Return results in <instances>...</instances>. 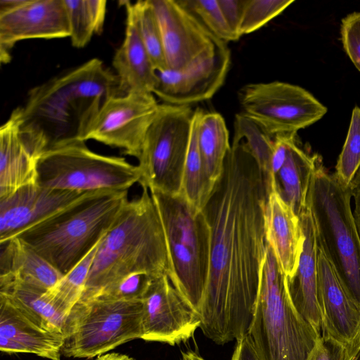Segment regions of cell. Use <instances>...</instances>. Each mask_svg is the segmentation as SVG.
Wrapping results in <instances>:
<instances>
[{"mask_svg": "<svg viewBox=\"0 0 360 360\" xmlns=\"http://www.w3.org/2000/svg\"><path fill=\"white\" fill-rule=\"evenodd\" d=\"M349 186L321 162L314 171L306 206L310 210L316 240L333 265L343 288L360 308V236L350 201Z\"/></svg>", "mask_w": 360, "mask_h": 360, "instance_id": "cell-6", "label": "cell"}, {"mask_svg": "<svg viewBox=\"0 0 360 360\" xmlns=\"http://www.w3.org/2000/svg\"><path fill=\"white\" fill-rule=\"evenodd\" d=\"M293 2V0H244L240 37L259 30Z\"/></svg>", "mask_w": 360, "mask_h": 360, "instance_id": "cell-35", "label": "cell"}, {"mask_svg": "<svg viewBox=\"0 0 360 360\" xmlns=\"http://www.w3.org/2000/svg\"><path fill=\"white\" fill-rule=\"evenodd\" d=\"M227 43L216 48L179 70L157 71L153 94L164 103L189 105L211 98L223 85L231 64Z\"/></svg>", "mask_w": 360, "mask_h": 360, "instance_id": "cell-14", "label": "cell"}, {"mask_svg": "<svg viewBox=\"0 0 360 360\" xmlns=\"http://www.w3.org/2000/svg\"><path fill=\"white\" fill-rule=\"evenodd\" d=\"M135 24L156 71L167 70L163 44L160 28L150 0L129 1Z\"/></svg>", "mask_w": 360, "mask_h": 360, "instance_id": "cell-31", "label": "cell"}, {"mask_svg": "<svg viewBox=\"0 0 360 360\" xmlns=\"http://www.w3.org/2000/svg\"><path fill=\"white\" fill-rule=\"evenodd\" d=\"M321 162L319 156L302 149L295 137L289 143L283 163L271 180L269 191L276 190L298 217L306 208L311 178Z\"/></svg>", "mask_w": 360, "mask_h": 360, "instance_id": "cell-25", "label": "cell"}, {"mask_svg": "<svg viewBox=\"0 0 360 360\" xmlns=\"http://www.w3.org/2000/svg\"><path fill=\"white\" fill-rule=\"evenodd\" d=\"M122 91L116 74L93 58L32 88L15 109L24 139L41 155L65 143L86 141L105 101Z\"/></svg>", "mask_w": 360, "mask_h": 360, "instance_id": "cell-2", "label": "cell"}, {"mask_svg": "<svg viewBox=\"0 0 360 360\" xmlns=\"http://www.w3.org/2000/svg\"><path fill=\"white\" fill-rule=\"evenodd\" d=\"M72 46L82 48L94 34L102 32L106 13L104 0H64Z\"/></svg>", "mask_w": 360, "mask_h": 360, "instance_id": "cell-29", "label": "cell"}, {"mask_svg": "<svg viewBox=\"0 0 360 360\" xmlns=\"http://www.w3.org/2000/svg\"><path fill=\"white\" fill-rule=\"evenodd\" d=\"M122 3L127 13L125 37L112 59L120 87L123 94H153L157 71L139 37L129 1Z\"/></svg>", "mask_w": 360, "mask_h": 360, "instance_id": "cell-23", "label": "cell"}, {"mask_svg": "<svg viewBox=\"0 0 360 360\" xmlns=\"http://www.w3.org/2000/svg\"><path fill=\"white\" fill-rule=\"evenodd\" d=\"M218 1L229 26L238 39L244 0H218Z\"/></svg>", "mask_w": 360, "mask_h": 360, "instance_id": "cell-39", "label": "cell"}, {"mask_svg": "<svg viewBox=\"0 0 360 360\" xmlns=\"http://www.w3.org/2000/svg\"><path fill=\"white\" fill-rule=\"evenodd\" d=\"M0 295L41 327L64 335L68 315L47 290L15 280L0 278Z\"/></svg>", "mask_w": 360, "mask_h": 360, "instance_id": "cell-26", "label": "cell"}, {"mask_svg": "<svg viewBox=\"0 0 360 360\" xmlns=\"http://www.w3.org/2000/svg\"><path fill=\"white\" fill-rule=\"evenodd\" d=\"M142 302L143 340L173 346L189 340L200 327V314L176 290L167 274L152 281Z\"/></svg>", "mask_w": 360, "mask_h": 360, "instance_id": "cell-13", "label": "cell"}, {"mask_svg": "<svg viewBox=\"0 0 360 360\" xmlns=\"http://www.w3.org/2000/svg\"><path fill=\"white\" fill-rule=\"evenodd\" d=\"M164 231L167 274L173 286L198 313L209 271L210 233L202 210L181 195L150 192Z\"/></svg>", "mask_w": 360, "mask_h": 360, "instance_id": "cell-7", "label": "cell"}, {"mask_svg": "<svg viewBox=\"0 0 360 360\" xmlns=\"http://www.w3.org/2000/svg\"><path fill=\"white\" fill-rule=\"evenodd\" d=\"M158 106L153 94L129 92L111 96L94 118L86 141L94 139L120 148L138 159Z\"/></svg>", "mask_w": 360, "mask_h": 360, "instance_id": "cell-12", "label": "cell"}, {"mask_svg": "<svg viewBox=\"0 0 360 360\" xmlns=\"http://www.w3.org/2000/svg\"><path fill=\"white\" fill-rule=\"evenodd\" d=\"M0 278L50 290L63 277L51 264L18 238L1 243Z\"/></svg>", "mask_w": 360, "mask_h": 360, "instance_id": "cell-24", "label": "cell"}, {"mask_svg": "<svg viewBox=\"0 0 360 360\" xmlns=\"http://www.w3.org/2000/svg\"><path fill=\"white\" fill-rule=\"evenodd\" d=\"M193 115L189 105L159 104L138 158L142 188L180 194Z\"/></svg>", "mask_w": 360, "mask_h": 360, "instance_id": "cell-10", "label": "cell"}, {"mask_svg": "<svg viewBox=\"0 0 360 360\" xmlns=\"http://www.w3.org/2000/svg\"><path fill=\"white\" fill-rule=\"evenodd\" d=\"M347 347L336 340L320 335L307 360H347Z\"/></svg>", "mask_w": 360, "mask_h": 360, "instance_id": "cell-38", "label": "cell"}, {"mask_svg": "<svg viewBox=\"0 0 360 360\" xmlns=\"http://www.w3.org/2000/svg\"><path fill=\"white\" fill-rule=\"evenodd\" d=\"M214 187V185L210 181L206 174L199 149L194 110L191 139L179 195L193 207L201 211L208 202Z\"/></svg>", "mask_w": 360, "mask_h": 360, "instance_id": "cell-28", "label": "cell"}, {"mask_svg": "<svg viewBox=\"0 0 360 360\" xmlns=\"http://www.w3.org/2000/svg\"><path fill=\"white\" fill-rule=\"evenodd\" d=\"M94 360H135L128 355L112 352L106 353L96 357Z\"/></svg>", "mask_w": 360, "mask_h": 360, "instance_id": "cell-42", "label": "cell"}, {"mask_svg": "<svg viewBox=\"0 0 360 360\" xmlns=\"http://www.w3.org/2000/svg\"><path fill=\"white\" fill-rule=\"evenodd\" d=\"M354 200V218L360 236V167L349 185Z\"/></svg>", "mask_w": 360, "mask_h": 360, "instance_id": "cell-41", "label": "cell"}, {"mask_svg": "<svg viewBox=\"0 0 360 360\" xmlns=\"http://www.w3.org/2000/svg\"><path fill=\"white\" fill-rule=\"evenodd\" d=\"M155 278L146 274H132L108 285L96 297L114 300H142Z\"/></svg>", "mask_w": 360, "mask_h": 360, "instance_id": "cell-36", "label": "cell"}, {"mask_svg": "<svg viewBox=\"0 0 360 360\" xmlns=\"http://www.w3.org/2000/svg\"><path fill=\"white\" fill-rule=\"evenodd\" d=\"M233 143L243 142L263 172L269 191L271 161L275 136L243 112L236 115Z\"/></svg>", "mask_w": 360, "mask_h": 360, "instance_id": "cell-30", "label": "cell"}, {"mask_svg": "<svg viewBox=\"0 0 360 360\" xmlns=\"http://www.w3.org/2000/svg\"><path fill=\"white\" fill-rule=\"evenodd\" d=\"M87 193L45 188L34 184L0 199V244L49 218Z\"/></svg>", "mask_w": 360, "mask_h": 360, "instance_id": "cell-18", "label": "cell"}, {"mask_svg": "<svg viewBox=\"0 0 360 360\" xmlns=\"http://www.w3.org/2000/svg\"><path fill=\"white\" fill-rule=\"evenodd\" d=\"M127 193L128 191L115 190L88 192L15 238L28 245L64 276L110 230L128 201Z\"/></svg>", "mask_w": 360, "mask_h": 360, "instance_id": "cell-4", "label": "cell"}, {"mask_svg": "<svg viewBox=\"0 0 360 360\" xmlns=\"http://www.w3.org/2000/svg\"><path fill=\"white\" fill-rule=\"evenodd\" d=\"M197 139L206 174L215 186L220 178L225 158L231 148L229 131L218 112L195 110Z\"/></svg>", "mask_w": 360, "mask_h": 360, "instance_id": "cell-27", "label": "cell"}, {"mask_svg": "<svg viewBox=\"0 0 360 360\" xmlns=\"http://www.w3.org/2000/svg\"><path fill=\"white\" fill-rule=\"evenodd\" d=\"M265 233L286 277H292L298 266L303 236L299 217L274 188L268 193Z\"/></svg>", "mask_w": 360, "mask_h": 360, "instance_id": "cell-22", "label": "cell"}, {"mask_svg": "<svg viewBox=\"0 0 360 360\" xmlns=\"http://www.w3.org/2000/svg\"><path fill=\"white\" fill-rule=\"evenodd\" d=\"M231 360H260L248 334L236 341Z\"/></svg>", "mask_w": 360, "mask_h": 360, "instance_id": "cell-40", "label": "cell"}, {"mask_svg": "<svg viewBox=\"0 0 360 360\" xmlns=\"http://www.w3.org/2000/svg\"><path fill=\"white\" fill-rule=\"evenodd\" d=\"M167 252L160 216L147 188L126 202L99 242L79 301L96 297L128 275L167 274Z\"/></svg>", "mask_w": 360, "mask_h": 360, "instance_id": "cell-3", "label": "cell"}, {"mask_svg": "<svg viewBox=\"0 0 360 360\" xmlns=\"http://www.w3.org/2000/svg\"><path fill=\"white\" fill-rule=\"evenodd\" d=\"M347 349V360H360V337L356 343Z\"/></svg>", "mask_w": 360, "mask_h": 360, "instance_id": "cell-43", "label": "cell"}, {"mask_svg": "<svg viewBox=\"0 0 360 360\" xmlns=\"http://www.w3.org/2000/svg\"><path fill=\"white\" fill-rule=\"evenodd\" d=\"M64 0H21L15 7L0 12V59L6 63L19 41L70 37Z\"/></svg>", "mask_w": 360, "mask_h": 360, "instance_id": "cell-16", "label": "cell"}, {"mask_svg": "<svg viewBox=\"0 0 360 360\" xmlns=\"http://www.w3.org/2000/svg\"><path fill=\"white\" fill-rule=\"evenodd\" d=\"M340 36L345 53L360 72V11L342 19Z\"/></svg>", "mask_w": 360, "mask_h": 360, "instance_id": "cell-37", "label": "cell"}, {"mask_svg": "<svg viewBox=\"0 0 360 360\" xmlns=\"http://www.w3.org/2000/svg\"><path fill=\"white\" fill-rule=\"evenodd\" d=\"M140 177L138 166L125 158L96 153L85 141H77L48 149L40 155L36 184L78 192L128 191Z\"/></svg>", "mask_w": 360, "mask_h": 360, "instance_id": "cell-8", "label": "cell"}, {"mask_svg": "<svg viewBox=\"0 0 360 360\" xmlns=\"http://www.w3.org/2000/svg\"><path fill=\"white\" fill-rule=\"evenodd\" d=\"M360 167V108L352 112L347 137L339 155L335 174L345 186H349Z\"/></svg>", "mask_w": 360, "mask_h": 360, "instance_id": "cell-33", "label": "cell"}, {"mask_svg": "<svg viewBox=\"0 0 360 360\" xmlns=\"http://www.w3.org/2000/svg\"><path fill=\"white\" fill-rule=\"evenodd\" d=\"M266 180L243 142L231 143L203 208L210 233L200 328L217 345L248 334L266 254Z\"/></svg>", "mask_w": 360, "mask_h": 360, "instance_id": "cell-1", "label": "cell"}, {"mask_svg": "<svg viewBox=\"0 0 360 360\" xmlns=\"http://www.w3.org/2000/svg\"><path fill=\"white\" fill-rule=\"evenodd\" d=\"M238 100L242 112L274 136L296 134L328 111L304 88L279 81L248 84L239 90Z\"/></svg>", "mask_w": 360, "mask_h": 360, "instance_id": "cell-11", "label": "cell"}, {"mask_svg": "<svg viewBox=\"0 0 360 360\" xmlns=\"http://www.w3.org/2000/svg\"><path fill=\"white\" fill-rule=\"evenodd\" d=\"M317 272L321 335L349 348L360 337V308L343 288L318 244Z\"/></svg>", "mask_w": 360, "mask_h": 360, "instance_id": "cell-17", "label": "cell"}, {"mask_svg": "<svg viewBox=\"0 0 360 360\" xmlns=\"http://www.w3.org/2000/svg\"><path fill=\"white\" fill-rule=\"evenodd\" d=\"M181 360H206L199 353L193 350L181 352Z\"/></svg>", "mask_w": 360, "mask_h": 360, "instance_id": "cell-44", "label": "cell"}, {"mask_svg": "<svg viewBox=\"0 0 360 360\" xmlns=\"http://www.w3.org/2000/svg\"><path fill=\"white\" fill-rule=\"evenodd\" d=\"M39 157L22 136L14 110L0 128V199L37 183Z\"/></svg>", "mask_w": 360, "mask_h": 360, "instance_id": "cell-21", "label": "cell"}, {"mask_svg": "<svg viewBox=\"0 0 360 360\" xmlns=\"http://www.w3.org/2000/svg\"><path fill=\"white\" fill-rule=\"evenodd\" d=\"M299 219L303 236L302 248L295 273L292 277H286L287 288L297 312L321 334L317 240L314 219L307 206Z\"/></svg>", "mask_w": 360, "mask_h": 360, "instance_id": "cell-20", "label": "cell"}, {"mask_svg": "<svg viewBox=\"0 0 360 360\" xmlns=\"http://www.w3.org/2000/svg\"><path fill=\"white\" fill-rule=\"evenodd\" d=\"M248 334L260 360H307L321 335L292 304L286 276L267 242Z\"/></svg>", "mask_w": 360, "mask_h": 360, "instance_id": "cell-5", "label": "cell"}, {"mask_svg": "<svg viewBox=\"0 0 360 360\" xmlns=\"http://www.w3.org/2000/svg\"><path fill=\"white\" fill-rule=\"evenodd\" d=\"M98 243L76 266L64 275L53 288L48 290L53 300L68 316L84 292Z\"/></svg>", "mask_w": 360, "mask_h": 360, "instance_id": "cell-32", "label": "cell"}, {"mask_svg": "<svg viewBox=\"0 0 360 360\" xmlns=\"http://www.w3.org/2000/svg\"><path fill=\"white\" fill-rule=\"evenodd\" d=\"M150 1L160 28L167 69H181L216 48L220 40L179 0Z\"/></svg>", "mask_w": 360, "mask_h": 360, "instance_id": "cell-15", "label": "cell"}, {"mask_svg": "<svg viewBox=\"0 0 360 360\" xmlns=\"http://www.w3.org/2000/svg\"><path fill=\"white\" fill-rule=\"evenodd\" d=\"M63 334L48 330L0 295V350L7 354H32L60 360Z\"/></svg>", "mask_w": 360, "mask_h": 360, "instance_id": "cell-19", "label": "cell"}, {"mask_svg": "<svg viewBox=\"0 0 360 360\" xmlns=\"http://www.w3.org/2000/svg\"><path fill=\"white\" fill-rule=\"evenodd\" d=\"M142 300L79 301L68 316L62 354L94 358L142 335Z\"/></svg>", "mask_w": 360, "mask_h": 360, "instance_id": "cell-9", "label": "cell"}, {"mask_svg": "<svg viewBox=\"0 0 360 360\" xmlns=\"http://www.w3.org/2000/svg\"><path fill=\"white\" fill-rule=\"evenodd\" d=\"M218 40L227 43L238 39L229 26L218 0H179Z\"/></svg>", "mask_w": 360, "mask_h": 360, "instance_id": "cell-34", "label": "cell"}]
</instances>
